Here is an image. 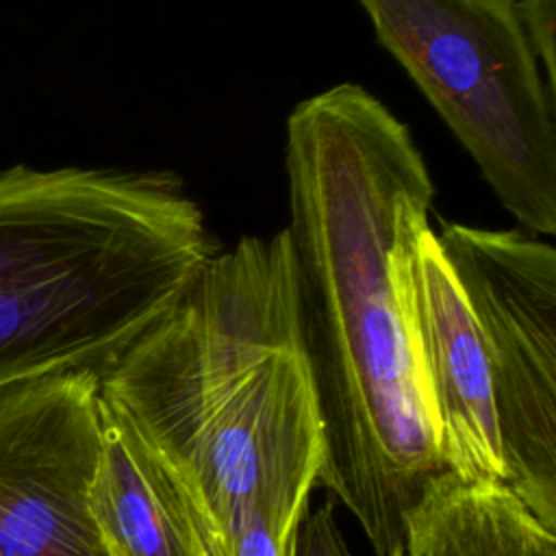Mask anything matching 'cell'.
I'll use <instances>...</instances> for the list:
<instances>
[{"label": "cell", "instance_id": "obj_1", "mask_svg": "<svg viewBox=\"0 0 556 556\" xmlns=\"http://www.w3.org/2000/svg\"><path fill=\"white\" fill-rule=\"evenodd\" d=\"M285 169V230L324 437L317 484L352 513L376 556H397L406 513L445 471L397 269L400 243L430 215L434 185L406 124L354 83L291 111Z\"/></svg>", "mask_w": 556, "mask_h": 556}, {"label": "cell", "instance_id": "obj_2", "mask_svg": "<svg viewBox=\"0 0 556 556\" xmlns=\"http://www.w3.org/2000/svg\"><path fill=\"white\" fill-rule=\"evenodd\" d=\"M182 489L213 556L302 517L324 460L287 230L215 252L100 378Z\"/></svg>", "mask_w": 556, "mask_h": 556}, {"label": "cell", "instance_id": "obj_3", "mask_svg": "<svg viewBox=\"0 0 556 556\" xmlns=\"http://www.w3.org/2000/svg\"><path fill=\"white\" fill-rule=\"evenodd\" d=\"M215 252L172 172H2L0 387L80 369L102 378Z\"/></svg>", "mask_w": 556, "mask_h": 556}, {"label": "cell", "instance_id": "obj_4", "mask_svg": "<svg viewBox=\"0 0 556 556\" xmlns=\"http://www.w3.org/2000/svg\"><path fill=\"white\" fill-rule=\"evenodd\" d=\"M500 204L532 235L556 232V100L517 0H356Z\"/></svg>", "mask_w": 556, "mask_h": 556}, {"label": "cell", "instance_id": "obj_5", "mask_svg": "<svg viewBox=\"0 0 556 556\" xmlns=\"http://www.w3.org/2000/svg\"><path fill=\"white\" fill-rule=\"evenodd\" d=\"M437 241L486 350L506 486L556 528V252L532 232L465 224Z\"/></svg>", "mask_w": 556, "mask_h": 556}, {"label": "cell", "instance_id": "obj_6", "mask_svg": "<svg viewBox=\"0 0 556 556\" xmlns=\"http://www.w3.org/2000/svg\"><path fill=\"white\" fill-rule=\"evenodd\" d=\"M98 395L89 369L0 387V556H106L89 510Z\"/></svg>", "mask_w": 556, "mask_h": 556}, {"label": "cell", "instance_id": "obj_7", "mask_svg": "<svg viewBox=\"0 0 556 556\" xmlns=\"http://www.w3.org/2000/svg\"><path fill=\"white\" fill-rule=\"evenodd\" d=\"M397 269L439 410L443 469L506 486L486 350L428 217L408 226Z\"/></svg>", "mask_w": 556, "mask_h": 556}, {"label": "cell", "instance_id": "obj_8", "mask_svg": "<svg viewBox=\"0 0 556 556\" xmlns=\"http://www.w3.org/2000/svg\"><path fill=\"white\" fill-rule=\"evenodd\" d=\"M100 458L89 510L106 556H213L165 463L126 413L98 395Z\"/></svg>", "mask_w": 556, "mask_h": 556}, {"label": "cell", "instance_id": "obj_9", "mask_svg": "<svg viewBox=\"0 0 556 556\" xmlns=\"http://www.w3.org/2000/svg\"><path fill=\"white\" fill-rule=\"evenodd\" d=\"M402 556H556V528L508 486L443 471L406 513Z\"/></svg>", "mask_w": 556, "mask_h": 556}, {"label": "cell", "instance_id": "obj_10", "mask_svg": "<svg viewBox=\"0 0 556 556\" xmlns=\"http://www.w3.org/2000/svg\"><path fill=\"white\" fill-rule=\"evenodd\" d=\"M517 13L541 74L556 93V0H517Z\"/></svg>", "mask_w": 556, "mask_h": 556}, {"label": "cell", "instance_id": "obj_11", "mask_svg": "<svg viewBox=\"0 0 556 556\" xmlns=\"http://www.w3.org/2000/svg\"><path fill=\"white\" fill-rule=\"evenodd\" d=\"M304 517V515H302ZM302 517H256L232 541V556H293Z\"/></svg>", "mask_w": 556, "mask_h": 556}, {"label": "cell", "instance_id": "obj_12", "mask_svg": "<svg viewBox=\"0 0 556 556\" xmlns=\"http://www.w3.org/2000/svg\"><path fill=\"white\" fill-rule=\"evenodd\" d=\"M293 556H354L334 515V504L304 513L295 532Z\"/></svg>", "mask_w": 556, "mask_h": 556}, {"label": "cell", "instance_id": "obj_13", "mask_svg": "<svg viewBox=\"0 0 556 556\" xmlns=\"http://www.w3.org/2000/svg\"><path fill=\"white\" fill-rule=\"evenodd\" d=\"M397 556H402V554H397Z\"/></svg>", "mask_w": 556, "mask_h": 556}]
</instances>
